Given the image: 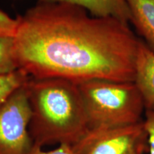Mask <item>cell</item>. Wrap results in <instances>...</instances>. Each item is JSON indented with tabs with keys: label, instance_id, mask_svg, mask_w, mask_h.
Instances as JSON below:
<instances>
[{
	"label": "cell",
	"instance_id": "obj_1",
	"mask_svg": "<svg viewBox=\"0 0 154 154\" xmlns=\"http://www.w3.org/2000/svg\"><path fill=\"white\" fill-rule=\"evenodd\" d=\"M17 18L15 59L30 78L134 82L140 40L128 23L54 0L38 1Z\"/></svg>",
	"mask_w": 154,
	"mask_h": 154
},
{
	"label": "cell",
	"instance_id": "obj_2",
	"mask_svg": "<svg viewBox=\"0 0 154 154\" xmlns=\"http://www.w3.org/2000/svg\"><path fill=\"white\" fill-rule=\"evenodd\" d=\"M31 109L29 133L34 144L74 146L88 130L78 84L59 78L25 83Z\"/></svg>",
	"mask_w": 154,
	"mask_h": 154
},
{
	"label": "cell",
	"instance_id": "obj_3",
	"mask_svg": "<svg viewBox=\"0 0 154 154\" xmlns=\"http://www.w3.org/2000/svg\"><path fill=\"white\" fill-rule=\"evenodd\" d=\"M78 86L88 128L128 126L143 120L145 104L135 82L94 79Z\"/></svg>",
	"mask_w": 154,
	"mask_h": 154
},
{
	"label": "cell",
	"instance_id": "obj_4",
	"mask_svg": "<svg viewBox=\"0 0 154 154\" xmlns=\"http://www.w3.org/2000/svg\"><path fill=\"white\" fill-rule=\"evenodd\" d=\"M72 149L74 154H146L143 121L124 126L88 128Z\"/></svg>",
	"mask_w": 154,
	"mask_h": 154
},
{
	"label": "cell",
	"instance_id": "obj_5",
	"mask_svg": "<svg viewBox=\"0 0 154 154\" xmlns=\"http://www.w3.org/2000/svg\"><path fill=\"white\" fill-rule=\"evenodd\" d=\"M30 119L24 84L0 106V154H27L32 149Z\"/></svg>",
	"mask_w": 154,
	"mask_h": 154
},
{
	"label": "cell",
	"instance_id": "obj_6",
	"mask_svg": "<svg viewBox=\"0 0 154 154\" xmlns=\"http://www.w3.org/2000/svg\"><path fill=\"white\" fill-rule=\"evenodd\" d=\"M134 82L143 97L146 110L154 109V50L140 40Z\"/></svg>",
	"mask_w": 154,
	"mask_h": 154
},
{
	"label": "cell",
	"instance_id": "obj_7",
	"mask_svg": "<svg viewBox=\"0 0 154 154\" xmlns=\"http://www.w3.org/2000/svg\"><path fill=\"white\" fill-rule=\"evenodd\" d=\"M79 6L85 9L91 16L113 17L128 23L131 14L125 0H54Z\"/></svg>",
	"mask_w": 154,
	"mask_h": 154
},
{
	"label": "cell",
	"instance_id": "obj_8",
	"mask_svg": "<svg viewBox=\"0 0 154 154\" xmlns=\"http://www.w3.org/2000/svg\"><path fill=\"white\" fill-rule=\"evenodd\" d=\"M131 22L154 50V0H125Z\"/></svg>",
	"mask_w": 154,
	"mask_h": 154
},
{
	"label": "cell",
	"instance_id": "obj_9",
	"mask_svg": "<svg viewBox=\"0 0 154 154\" xmlns=\"http://www.w3.org/2000/svg\"><path fill=\"white\" fill-rule=\"evenodd\" d=\"M18 69L14 56V37L0 36V76L11 74Z\"/></svg>",
	"mask_w": 154,
	"mask_h": 154
},
{
	"label": "cell",
	"instance_id": "obj_10",
	"mask_svg": "<svg viewBox=\"0 0 154 154\" xmlns=\"http://www.w3.org/2000/svg\"><path fill=\"white\" fill-rule=\"evenodd\" d=\"M29 78L20 69L11 74L0 76V106L17 89L24 85Z\"/></svg>",
	"mask_w": 154,
	"mask_h": 154
},
{
	"label": "cell",
	"instance_id": "obj_11",
	"mask_svg": "<svg viewBox=\"0 0 154 154\" xmlns=\"http://www.w3.org/2000/svg\"><path fill=\"white\" fill-rule=\"evenodd\" d=\"M143 125L147 135L148 154H154V109L145 111Z\"/></svg>",
	"mask_w": 154,
	"mask_h": 154
},
{
	"label": "cell",
	"instance_id": "obj_12",
	"mask_svg": "<svg viewBox=\"0 0 154 154\" xmlns=\"http://www.w3.org/2000/svg\"><path fill=\"white\" fill-rule=\"evenodd\" d=\"M18 26V19H13L0 9V36L14 37Z\"/></svg>",
	"mask_w": 154,
	"mask_h": 154
},
{
	"label": "cell",
	"instance_id": "obj_13",
	"mask_svg": "<svg viewBox=\"0 0 154 154\" xmlns=\"http://www.w3.org/2000/svg\"><path fill=\"white\" fill-rule=\"evenodd\" d=\"M27 154H74L72 146L68 145L58 146L57 149L51 151H44L42 146L34 144L33 148Z\"/></svg>",
	"mask_w": 154,
	"mask_h": 154
},
{
	"label": "cell",
	"instance_id": "obj_14",
	"mask_svg": "<svg viewBox=\"0 0 154 154\" xmlns=\"http://www.w3.org/2000/svg\"><path fill=\"white\" fill-rule=\"evenodd\" d=\"M38 1H50V0H38Z\"/></svg>",
	"mask_w": 154,
	"mask_h": 154
}]
</instances>
